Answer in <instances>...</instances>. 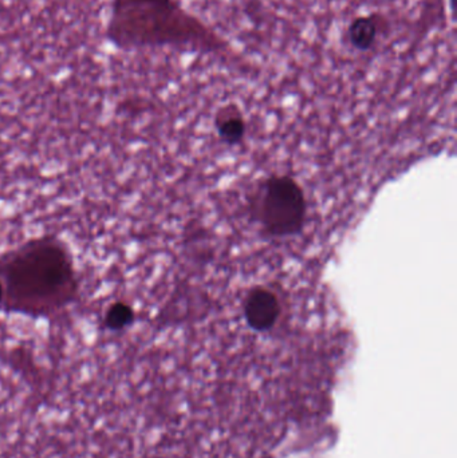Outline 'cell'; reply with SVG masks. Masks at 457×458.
<instances>
[{
    "mask_svg": "<svg viewBox=\"0 0 457 458\" xmlns=\"http://www.w3.org/2000/svg\"><path fill=\"white\" fill-rule=\"evenodd\" d=\"M0 312L51 319L77 303L80 280L72 248L53 233L30 237L0 253Z\"/></svg>",
    "mask_w": 457,
    "mask_h": 458,
    "instance_id": "1",
    "label": "cell"
},
{
    "mask_svg": "<svg viewBox=\"0 0 457 458\" xmlns=\"http://www.w3.org/2000/svg\"><path fill=\"white\" fill-rule=\"evenodd\" d=\"M106 38L118 50L176 48L231 54L227 40L182 0H112Z\"/></svg>",
    "mask_w": 457,
    "mask_h": 458,
    "instance_id": "2",
    "label": "cell"
},
{
    "mask_svg": "<svg viewBox=\"0 0 457 458\" xmlns=\"http://www.w3.org/2000/svg\"><path fill=\"white\" fill-rule=\"evenodd\" d=\"M250 222L266 240L297 239L308 227V192L297 177L271 174L249 198Z\"/></svg>",
    "mask_w": 457,
    "mask_h": 458,
    "instance_id": "3",
    "label": "cell"
},
{
    "mask_svg": "<svg viewBox=\"0 0 457 458\" xmlns=\"http://www.w3.org/2000/svg\"><path fill=\"white\" fill-rule=\"evenodd\" d=\"M284 296L268 284L255 285L243 301V315L247 326L257 333H268L284 318Z\"/></svg>",
    "mask_w": 457,
    "mask_h": 458,
    "instance_id": "4",
    "label": "cell"
},
{
    "mask_svg": "<svg viewBox=\"0 0 457 458\" xmlns=\"http://www.w3.org/2000/svg\"><path fill=\"white\" fill-rule=\"evenodd\" d=\"M388 21L381 13H370L356 16L349 23L345 39L349 47L357 53H370L383 42L385 31H388Z\"/></svg>",
    "mask_w": 457,
    "mask_h": 458,
    "instance_id": "5",
    "label": "cell"
},
{
    "mask_svg": "<svg viewBox=\"0 0 457 458\" xmlns=\"http://www.w3.org/2000/svg\"><path fill=\"white\" fill-rule=\"evenodd\" d=\"M214 126L222 142L230 145L243 142L249 131L246 115L235 104L224 105L217 110Z\"/></svg>",
    "mask_w": 457,
    "mask_h": 458,
    "instance_id": "6",
    "label": "cell"
},
{
    "mask_svg": "<svg viewBox=\"0 0 457 458\" xmlns=\"http://www.w3.org/2000/svg\"><path fill=\"white\" fill-rule=\"evenodd\" d=\"M136 322L137 311L133 304L123 299H117L105 310L101 325L107 333L118 334L133 327Z\"/></svg>",
    "mask_w": 457,
    "mask_h": 458,
    "instance_id": "7",
    "label": "cell"
},
{
    "mask_svg": "<svg viewBox=\"0 0 457 458\" xmlns=\"http://www.w3.org/2000/svg\"><path fill=\"white\" fill-rule=\"evenodd\" d=\"M3 299H4V290H3V284L0 282V309H2Z\"/></svg>",
    "mask_w": 457,
    "mask_h": 458,
    "instance_id": "8",
    "label": "cell"
}]
</instances>
